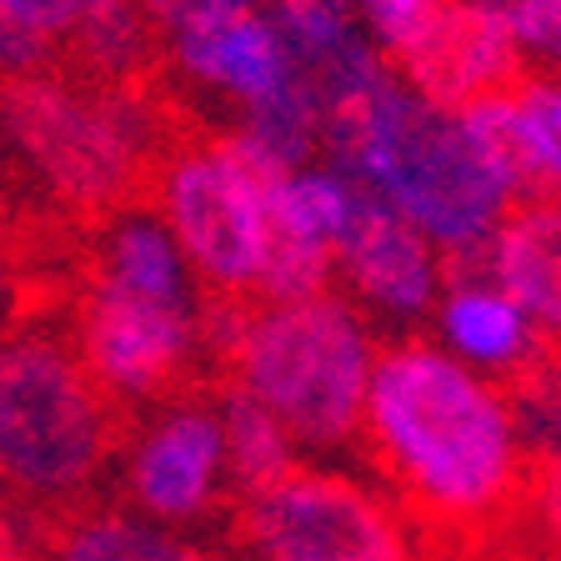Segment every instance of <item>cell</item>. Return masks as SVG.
Returning a JSON list of instances; mask_svg holds the SVG:
<instances>
[{
    "label": "cell",
    "mask_w": 561,
    "mask_h": 561,
    "mask_svg": "<svg viewBox=\"0 0 561 561\" xmlns=\"http://www.w3.org/2000/svg\"><path fill=\"white\" fill-rule=\"evenodd\" d=\"M46 561H210L206 547L186 531L146 522L121 502H91L60 516L41 537Z\"/></svg>",
    "instance_id": "2e32d148"
},
{
    "label": "cell",
    "mask_w": 561,
    "mask_h": 561,
    "mask_svg": "<svg viewBox=\"0 0 561 561\" xmlns=\"http://www.w3.org/2000/svg\"><path fill=\"white\" fill-rule=\"evenodd\" d=\"M426 327L442 351L502 386H522L551 351L526 306L486 266H456Z\"/></svg>",
    "instance_id": "4fadbf2b"
},
{
    "label": "cell",
    "mask_w": 561,
    "mask_h": 561,
    "mask_svg": "<svg viewBox=\"0 0 561 561\" xmlns=\"http://www.w3.org/2000/svg\"><path fill=\"white\" fill-rule=\"evenodd\" d=\"M451 271H456L451 261H446L401 210L376 201L371 191L362 196L351 226L336 241L341 291L362 306L371 321L397 327V331H411V327H421V321H432Z\"/></svg>",
    "instance_id": "8fae6325"
},
{
    "label": "cell",
    "mask_w": 561,
    "mask_h": 561,
    "mask_svg": "<svg viewBox=\"0 0 561 561\" xmlns=\"http://www.w3.org/2000/svg\"><path fill=\"white\" fill-rule=\"evenodd\" d=\"M327 156L401 210L451 266H481L502 221L522 206L516 181L467 111L426 101L397 70L331 121Z\"/></svg>",
    "instance_id": "7a4b0ae2"
},
{
    "label": "cell",
    "mask_w": 561,
    "mask_h": 561,
    "mask_svg": "<svg viewBox=\"0 0 561 561\" xmlns=\"http://www.w3.org/2000/svg\"><path fill=\"white\" fill-rule=\"evenodd\" d=\"M362 456L432 541L481 547L531 506L537 446L516 386L432 336H391L362 421Z\"/></svg>",
    "instance_id": "6da1fadb"
},
{
    "label": "cell",
    "mask_w": 561,
    "mask_h": 561,
    "mask_svg": "<svg viewBox=\"0 0 561 561\" xmlns=\"http://www.w3.org/2000/svg\"><path fill=\"white\" fill-rule=\"evenodd\" d=\"M446 5H451V0H351L356 21L366 25V35H371L386 56L407 46L411 35L432 21L436 11H446Z\"/></svg>",
    "instance_id": "ffe728a7"
},
{
    "label": "cell",
    "mask_w": 561,
    "mask_h": 561,
    "mask_svg": "<svg viewBox=\"0 0 561 561\" xmlns=\"http://www.w3.org/2000/svg\"><path fill=\"white\" fill-rule=\"evenodd\" d=\"M0 35L11 76H31L70 56L76 70L105 81H140L161 41L136 0H0Z\"/></svg>",
    "instance_id": "30bf717a"
},
{
    "label": "cell",
    "mask_w": 561,
    "mask_h": 561,
    "mask_svg": "<svg viewBox=\"0 0 561 561\" xmlns=\"http://www.w3.org/2000/svg\"><path fill=\"white\" fill-rule=\"evenodd\" d=\"M386 341L346 291L296 301L216 306V356L226 381L271 407L311 461L362 446V421Z\"/></svg>",
    "instance_id": "3957f363"
},
{
    "label": "cell",
    "mask_w": 561,
    "mask_h": 561,
    "mask_svg": "<svg viewBox=\"0 0 561 561\" xmlns=\"http://www.w3.org/2000/svg\"><path fill=\"white\" fill-rule=\"evenodd\" d=\"M496 561H561L557 551H547L541 541H526V547H512V551H502Z\"/></svg>",
    "instance_id": "7402d4cb"
},
{
    "label": "cell",
    "mask_w": 561,
    "mask_h": 561,
    "mask_svg": "<svg viewBox=\"0 0 561 561\" xmlns=\"http://www.w3.org/2000/svg\"><path fill=\"white\" fill-rule=\"evenodd\" d=\"M477 136L506 165L522 201L561 196V76L531 70L512 91L467 105Z\"/></svg>",
    "instance_id": "5bb4252c"
},
{
    "label": "cell",
    "mask_w": 561,
    "mask_h": 561,
    "mask_svg": "<svg viewBox=\"0 0 561 561\" xmlns=\"http://www.w3.org/2000/svg\"><path fill=\"white\" fill-rule=\"evenodd\" d=\"M5 130L41 196L101 216L130 206L171 151L140 81H105L66 66L11 76Z\"/></svg>",
    "instance_id": "5b68a950"
},
{
    "label": "cell",
    "mask_w": 561,
    "mask_h": 561,
    "mask_svg": "<svg viewBox=\"0 0 561 561\" xmlns=\"http://www.w3.org/2000/svg\"><path fill=\"white\" fill-rule=\"evenodd\" d=\"M386 60L411 91H421L436 105H451V111L512 91L526 66L512 35L471 0H451Z\"/></svg>",
    "instance_id": "7c38bea8"
},
{
    "label": "cell",
    "mask_w": 561,
    "mask_h": 561,
    "mask_svg": "<svg viewBox=\"0 0 561 561\" xmlns=\"http://www.w3.org/2000/svg\"><path fill=\"white\" fill-rule=\"evenodd\" d=\"M70 341L105 397L126 411H146L186 391L201 356H216V311L210 301H171L81 280Z\"/></svg>",
    "instance_id": "ba28073f"
},
{
    "label": "cell",
    "mask_w": 561,
    "mask_h": 561,
    "mask_svg": "<svg viewBox=\"0 0 561 561\" xmlns=\"http://www.w3.org/2000/svg\"><path fill=\"white\" fill-rule=\"evenodd\" d=\"M140 11H146V21L156 25L161 35L181 31L186 21H196V15H210V11H226V5H241V0H136Z\"/></svg>",
    "instance_id": "44dd1931"
},
{
    "label": "cell",
    "mask_w": 561,
    "mask_h": 561,
    "mask_svg": "<svg viewBox=\"0 0 561 561\" xmlns=\"http://www.w3.org/2000/svg\"><path fill=\"white\" fill-rule=\"evenodd\" d=\"M526 432L537 446V486H531V541L561 557V362H541L516 386Z\"/></svg>",
    "instance_id": "ac0fdd59"
},
{
    "label": "cell",
    "mask_w": 561,
    "mask_h": 561,
    "mask_svg": "<svg viewBox=\"0 0 561 561\" xmlns=\"http://www.w3.org/2000/svg\"><path fill=\"white\" fill-rule=\"evenodd\" d=\"M481 266L537 321L541 341L561 351V196H531L512 210Z\"/></svg>",
    "instance_id": "9a60e30c"
},
{
    "label": "cell",
    "mask_w": 561,
    "mask_h": 561,
    "mask_svg": "<svg viewBox=\"0 0 561 561\" xmlns=\"http://www.w3.org/2000/svg\"><path fill=\"white\" fill-rule=\"evenodd\" d=\"M280 165L236 130L175 140L151 175V206L186 245L216 301H261L280 245Z\"/></svg>",
    "instance_id": "8992f818"
},
{
    "label": "cell",
    "mask_w": 561,
    "mask_h": 561,
    "mask_svg": "<svg viewBox=\"0 0 561 561\" xmlns=\"http://www.w3.org/2000/svg\"><path fill=\"white\" fill-rule=\"evenodd\" d=\"M76 341L21 327L0 351V477L15 516L60 522L116 477L121 416Z\"/></svg>",
    "instance_id": "277c9868"
},
{
    "label": "cell",
    "mask_w": 561,
    "mask_h": 561,
    "mask_svg": "<svg viewBox=\"0 0 561 561\" xmlns=\"http://www.w3.org/2000/svg\"><path fill=\"white\" fill-rule=\"evenodd\" d=\"M512 35L531 70L561 76V0H471Z\"/></svg>",
    "instance_id": "d6986e66"
},
{
    "label": "cell",
    "mask_w": 561,
    "mask_h": 561,
    "mask_svg": "<svg viewBox=\"0 0 561 561\" xmlns=\"http://www.w3.org/2000/svg\"><path fill=\"white\" fill-rule=\"evenodd\" d=\"M121 506L171 531H206L231 506V446H226L221 397L175 391L156 407L136 411L116 451Z\"/></svg>",
    "instance_id": "9c48e42d"
},
{
    "label": "cell",
    "mask_w": 561,
    "mask_h": 561,
    "mask_svg": "<svg viewBox=\"0 0 561 561\" xmlns=\"http://www.w3.org/2000/svg\"><path fill=\"white\" fill-rule=\"evenodd\" d=\"M236 551L245 561H426L432 537L376 477L301 461L236 502Z\"/></svg>",
    "instance_id": "52a82bcc"
},
{
    "label": "cell",
    "mask_w": 561,
    "mask_h": 561,
    "mask_svg": "<svg viewBox=\"0 0 561 561\" xmlns=\"http://www.w3.org/2000/svg\"><path fill=\"white\" fill-rule=\"evenodd\" d=\"M221 421H226V446H231V477H236V502L256 496V491L286 481L306 461L301 442L291 426L256 397H245L241 386H221Z\"/></svg>",
    "instance_id": "e0dca14e"
},
{
    "label": "cell",
    "mask_w": 561,
    "mask_h": 561,
    "mask_svg": "<svg viewBox=\"0 0 561 561\" xmlns=\"http://www.w3.org/2000/svg\"><path fill=\"white\" fill-rule=\"evenodd\" d=\"M11 561H46V557H41V547H35V551H21V547H11Z\"/></svg>",
    "instance_id": "603a6c76"
}]
</instances>
